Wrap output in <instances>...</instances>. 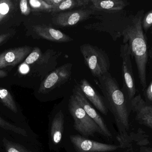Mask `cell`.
I'll use <instances>...</instances> for the list:
<instances>
[{"label": "cell", "instance_id": "1", "mask_svg": "<svg viewBox=\"0 0 152 152\" xmlns=\"http://www.w3.org/2000/svg\"><path fill=\"white\" fill-rule=\"evenodd\" d=\"M97 79V84L102 93L106 107L114 117L118 130V136L124 135L129 129V114L125 94L109 72Z\"/></svg>", "mask_w": 152, "mask_h": 152}, {"label": "cell", "instance_id": "2", "mask_svg": "<svg viewBox=\"0 0 152 152\" xmlns=\"http://www.w3.org/2000/svg\"><path fill=\"white\" fill-rule=\"evenodd\" d=\"M143 10H140L131 18L122 31L123 43H128L137 68L138 78L143 90L146 89V67L148 61V48L142 26Z\"/></svg>", "mask_w": 152, "mask_h": 152}, {"label": "cell", "instance_id": "3", "mask_svg": "<svg viewBox=\"0 0 152 152\" xmlns=\"http://www.w3.org/2000/svg\"><path fill=\"white\" fill-rule=\"evenodd\" d=\"M68 109L74 120L73 128L80 135L88 139L97 135L104 137L101 129L87 114L73 95L69 99Z\"/></svg>", "mask_w": 152, "mask_h": 152}, {"label": "cell", "instance_id": "4", "mask_svg": "<svg viewBox=\"0 0 152 152\" xmlns=\"http://www.w3.org/2000/svg\"><path fill=\"white\" fill-rule=\"evenodd\" d=\"M80 50L86 65L94 77L98 78L109 72L110 59L104 51L89 44L80 46Z\"/></svg>", "mask_w": 152, "mask_h": 152}, {"label": "cell", "instance_id": "5", "mask_svg": "<svg viewBox=\"0 0 152 152\" xmlns=\"http://www.w3.org/2000/svg\"><path fill=\"white\" fill-rule=\"evenodd\" d=\"M67 111L58 107L53 109L49 118L48 137L50 150L59 151L64 147Z\"/></svg>", "mask_w": 152, "mask_h": 152}, {"label": "cell", "instance_id": "6", "mask_svg": "<svg viewBox=\"0 0 152 152\" xmlns=\"http://www.w3.org/2000/svg\"><path fill=\"white\" fill-rule=\"evenodd\" d=\"M75 152H114L121 149L120 145L104 143L83 137L80 134H66L64 138Z\"/></svg>", "mask_w": 152, "mask_h": 152}, {"label": "cell", "instance_id": "7", "mask_svg": "<svg viewBox=\"0 0 152 152\" xmlns=\"http://www.w3.org/2000/svg\"><path fill=\"white\" fill-rule=\"evenodd\" d=\"M73 65L64 64L50 72L42 81L38 93L48 95L53 90L63 84L70 78Z\"/></svg>", "mask_w": 152, "mask_h": 152}, {"label": "cell", "instance_id": "8", "mask_svg": "<svg viewBox=\"0 0 152 152\" xmlns=\"http://www.w3.org/2000/svg\"><path fill=\"white\" fill-rule=\"evenodd\" d=\"M131 56V51L128 44L126 43L121 45L120 56L122 62V75L123 87L130 100H132L134 97L136 93Z\"/></svg>", "mask_w": 152, "mask_h": 152}, {"label": "cell", "instance_id": "9", "mask_svg": "<svg viewBox=\"0 0 152 152\" xmlns=\"http://www.w3.org/2000/svg\"><path fill=\"white\" fill-rule=\"evenodd\" d=\"M73 95L87 114L101 129L104 137L108 139L112 138V134L108 128L105 120L97 112L96 109L94 108L90 102L87 99L78 85L75 86L73 89Z\"/></svg>", "mask_w": 152, "mask_h": 152}, {"label": "cell", "instance_id": "10", "mask_svg": "<svg viewBox=\"0 0 152 152\" xmlns=\"http://www.w3.org/2000/svg\"><path fill=\"white\" fill-rule=\"evenodd\" d=\"M94 10L89 9H81L55 13L52 18L54 25L59 26H71L90 18Z\"/></svg>", "mask_w": 152, "mask_h": 152}, {"label": "cell", "instance_id": "11", "mask_svg": "<svg viewBox=\"0 0 152 152\" xmlns=\"http://www.w3.org/2000/svg\"><path fill=\"white\" fill-rule=\"evenodd\" d=\"M117 139L121 149L127 152L132 151L134 147L141 148L151 144L149 136L141 129L136 132L128 133L122 136H117Z\"/></svg>", "mask_w": 152, "mask_h": 152}, {"label": "cell", "instance_id": "12", "mask_svg": "<svg viewBox=\"0 0 152 152\" xmlns=\"http://www.w3.org/2000/svg\"><path fill=\"white\" fill-rule=\"evenodd\" d=\"M30 46L16 47L0 53V69L14 66L21 62L32 51Z\"/></svg>", "mask_w": 152, "mask_h": 152}, {"label": "cell", "instance_id": "13", "mask_svg": "<svg viewBox=\"0 0 152 152\" xmlns=\"http://www.w3.org/2000/svg\"><path fill=\"white\" fill-rule=\"evenodd\" d=\"M78 85L93 106L103 115L107 116L109 110L103 96L85 79L81 80Z\"/></svg>", "mask_w": 152, "mask_h": 152}, {"label": "cell", "instance_id": "14", "mask_svg": "<svg viewBox=\"0 0 152 152\" xmlns=\"http://www.w3.org/2000/svg\"><path fill=\"white\" fill-rule=\"evenodd\" d=\"M131 105L137 121L152 129V105L146 103L140 95L131 100Z\"/></svg>", "mask_w": 152, "mask_h": 152}, {"label": "cell", "instance_id": "15", "mask_svg": "<svg viewBox=\"0 0 152 152\" xmlns=\"http://www.w3.org/2000/svg\"><path fill=\"white\" fill-rule=\"evenodd\" d=\"M34 32L41 38L55 43H68L73 41L71 37L58 29L46 25L33 27Z\"/></svg>", "mask_w": 152, "mask_h": 152}, {"label": "cell", "instance_id": "16", "mask_svg": "<svg viewBox=\"0 0 152 152\" xmlns=\"http://www.w3.org/2000/svg\"><path fill=\"white\" fill-rule=\"evenodd\" d=\"M90 2L92 5L90 9L94 11H119L129 4V2L126 0H91Z\"/></svg>", "mask_w": 152, "mask_h": 152}, {"label": "cell", "instance_id": "17", "mask_svg": "<svg viewBox=\"0 0 152 152\" xmlns=\"http://www.w3.org/2000/svg\"><path fill=\"white\" fill-rule=\"evenodd\" d=\"M91 0H63L58 6L53 8L52 13H59L69 11L72 9L80 7H85L89 4Z\"/></svg>", "mask_w": 152, "mask_h": 152}, {"label": "cell", "instance_id": "18", "mask_svg": "<svg viewBox=\"0 0 152 152\" xmlns=\"http://www.w3.org/2000/svg\"><path fill=\"white\" fill-rule=\"evenodd\" d=\"M0 101L12 112L18 113V107L11 94L7 89L1 87H0Z\"/></svg>", "mask_w": 152, "mask_h": 152}, {"label": "cell", "instance_id": "19", "mask_svg": "<svg viewBox=\"0 0 152 152\" xmlns=\"http://www.w3.org/2000/svg\"><path fill=\"white\" fill-rule=\"evenodd\" d=\"M14 7V4L11 0H0V24L10 15Z\"/></svg>", "mask_w": 152, "mask_h": 152}, {"label": "cell", "instance_id": "20", "mask_svg": "<svg viewBox=\"0 0 152 152\" xmlns=\"http://www.w3.org/2000/svg\"><path fill=\"white\" fill-rule=\"evenodd\" d=\"M0 128L5 130L11 131L18 134L20 135L26 137L28 136L27 132L24 129L13 125L5 119L0 116Z\"/></svg>", "mask_w": 152, "mask_h": 152}, {"label": "cell", "instance_id": "21", "mask_svg": "<svg viewBox=\"0 0 152 152\" xmlns=\"http://www.w3.org/2000/svg\"><path fill=\"white\" fill-rule=\"evenodd\" d=\"M2 142L6 152H33L22 145L9 141L6 138H4Z\"/></svg>", "mask_w": 152, "mask_h": 152}, {"label": "cell", "instance_id": "22", "mask_svg": "<svg viewBox=\"0 0 152 152\" xmlns=\"http://www.w3.org/2000/svg\"><path fill=\"white\" fill-rule=\"evenodd\" d=\"M29 4L34 11L51 12L53 7L46 3L44 0H30Z\"/></svg>", "mask_w": 152, "mask_h": 152}, {"label": "cell", "instance_id": "23", "mask_svg": "<svg viewBox=\"0 0 152 152\" xmlns=\"http://www.w3.org/2000/svg\"><path fill=\"white\" fill-rule=\"evenodd\" d=\"M42 54V53L39 47H34L30 54L26 58L24 63L27 65H32L41 57Z\"/></svg>", "mask_w": 152, "mask_h": 152}, {"label": "cell", "instance_id": "24", "mask_svg": "<svg viewBox=\"0 0 152 152\" xmlns=\"http://www.w3.org/2000/svg\"><path fill=\"white\" fill-rule=\"evenodd\" d=\"M142 20V26L143 30L147 31L152 26V10L148 12Z\"/></svg>", "mask_w": 152, "mask_h": 152}, {"label": "cell", "instance_id": "25", "mask_svg": "<svg viewBox=\"0 0 152 152\" xmlns=\"http://www.w3.org/2000/svg\"><path fill=\"white\" fill-rule=\"evenodd\" d=\"M20 8L21 13L23 15L27 16L31 12V9L29 7L27 0H21L20 1Z\"/></svg>", "mask_w": 152, "mask_h": 152}, {"label": "cell", "instance_id": "26", "mask_svg": "<svg viewBox=\"0 0 152 152\" xmlns=\"http://www.w3.org/2000/svg\"><path fill=\"white\" fill-rule=\"evenodd\" d=\"M145 96L148 101L152 102V80L145 90Z\"/></svg>", "mask_w": 152, "mask_h": 152}, {"label": "cell", "instance_id": "27", "mask_svg": "<svg viewBox=\"0 0 152 152\" xmlns=\"http://www.w3.org/2000/svg\"><path fill=\"white\" fill-rule=\"evenodd\" d=\"M49 5L52 6L53 8L61 3L63 0H44Z\"/></svg>", "mask_w": 152, "mask_h": 152}, {"label": "cell", "instance_id": "28", "mask_svg": "<svg viewBox=\"0 0 152 152\" xmlns=\"http://www.w3.org/2000/svg\"><path fill=\"white\" fill-rule=\"evenodd\" d=\"M10 33H5L0 35V45L3 43L10 37Z\"/></svg>", "mask_w": 152, "mask_h": 152}, {"label": "cell", "instance_id": "29", "mask_svg": "<svg viewBox=\"0 0 152 152\" xmlns=\"http://www.w3.org/2000/svg\"><path fill=\"white\" fill-rule=\"evenodd\" d=\"M140 152H152V148L144 146L140 148Z\"/></svg>", "mask_w": 152, "mask_h": 152}, {"label": "cell", "instance_id": "30", "mask_svg": "<svg viewBox=\"0 0 152 152\" xmlns=\"http://www.w3.org/2000/svg\"><path fill=\"white\" fill-rule=\"evenodd\" d=\"M7 76V72L4 71L3 70L0 69V78L5 77Z\"/></svg>", "mask_w": 152, "mask_h": 152}, {"label": "cell", "instance_id": "31", "mask_svg": "<svg viewBox=\"0 0 152 152\" xmlns=\"http://www.w3.org/2000/svg\"><path fill=\"white\" fill-rule=\"evenodd\" d=\"M148 53H149V56L151 58L152 57V48H151V50H150V51H149Z\"/></svg>", "mask_w": 152, "mask_h": 152}]
</instances>
